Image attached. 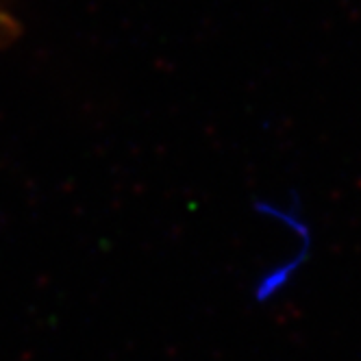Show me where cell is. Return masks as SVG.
Here are the masks:
<instances>
[{
    "label": "cell",
    "mask_w": 361,
    "mask_h": 361,
    "mask_svg": "<svg viewBox=\"0 0 361 361\" xmlns=\"http://www.w3.org/2000/svg\"><path fill=\"white\" fill-rule=\"evenodd\" d=\"M13 33V22L9 20L7 11L3 9V5H0V44L7 42Z\"/></svg>",
    "instance_id": "6da1fadb"
}]
</instances>
